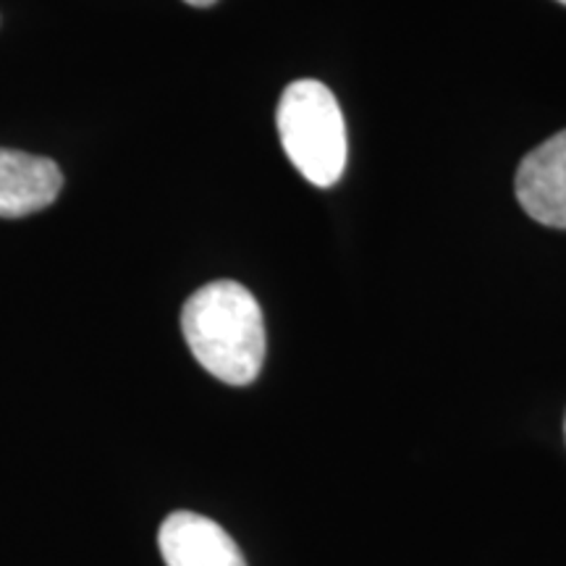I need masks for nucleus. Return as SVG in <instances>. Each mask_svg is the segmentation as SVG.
<instances>
[{
	"label": "nucleus",
	"mask_w": 566,
	"mask_h": 566,
	"mask_svg": "<svg viewBox=\"0 0 566 566\" xmlns=\"http://www.w3.org/2000/svg\"><path fill=\"white\" fill-rule=\"evenodd\" d=\"M189 352L212 378L250 386L265 363V321L252 292L237 281L197 289L181 310Z\"/></svg>",
	"instance_id": "1"
},
{
	"label": "nucleus",
	"mask_w": 566,
	"mask_h": 566,
	"mask_svg": "<svg viewBox=\"0 0 566 566\" xmlns=\"http://www.w3.org/2000/svg\"><path fill=\"white\" fill-rule=\"evenodd\" d=\"M275 126L283 153L315 187H334L346 168V124L334 92L317 80L283 90Z\"/></svg>",
	"instance_id": "2"
},
{
	"label": "nucleus",
	"mask_w": 566,
	"mask_h": 566,
	"mask_svg": "<svg viewBox=\"0 0 566 566\" xmlns=\"http://www.w3.org/2000/svg\"><path fill=\"white\" fill-rule=\"evenodd\" d=\"M514 192L533 221L566 231V129L520 163Z\"/></svg>",
	"instance_id": "3"
},
{
	"label": "nucleus",
	"mask_w": 566,
	"mask_h": 566,
	"mask_svg": "<svg viewBox=\"0 0 566 566\" xmlns=\"http://www.w3.org/2000/svg\"><path fill=\"white\" fill-rule=\"evenodd\" d=\"M158 546L166 566H247L233 537L218 522L195 512L168 514Z\"/></svg>",
	"instance_id": "4"
},
{
	"label": "nucleus",
	"mask_w": 566,
	"mask_h": 566,
	"mask_svg": "<svg viewBox=\"0 0 566 566\" xmlns=\"http://www.w3.org/2000/svg\"><path fill=\"white\" fill-rule=\"evenodd\" d=\"M63 174L51 158L0 147V218H24L51 208Z\"/></svg>",
	"instance_id": "5"
},
{
	"label": "nucleus",
	"mask_w": 566,
	"mask_h": 566,
	"mask_svg": "<svg viewBox=\"0 0 566 566\" xmlns=\"http://www.w3.org/2000/svg\"><path fill=\"white\" fill-rule=\"evenodd\" d=\"M184 3L195 6V9H210V6L218 3V0H184Z\"/></svg>",
	"instance_id": "6"
},
{
	"label": "nucleus",
	"mask_w": 566,
	"mask_h": 566,
	"mask_svg": "<svg viewBox=\"0 0 566 566\" xmlns=\"http://www.w3.org/2000/svg\"><path fill=\"white\" fill-rule=\"evenodd\" d=\"M558 3H562V6H566V0H558Z\"/></svg>",
	"instance_id": "7"
},
{
	"label": "nucleus",
	"mask_w": 566,
	"mask_h": 566,
	"mask_svg": "<svg viewBox=\"0 0 566 566\" xmlns=\"http://www.w3.org/2000/svg\"><path fill=\"white\" fill-rule=\"evenodd\" d=\"M564 433H566V422H564Z\"/></svg>",
	"instance_id": "8"
}]
</instances>
